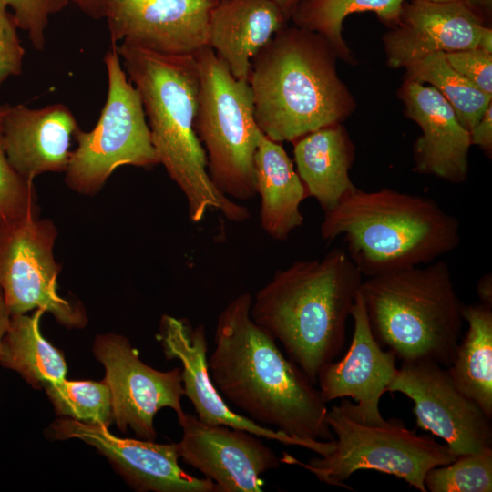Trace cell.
<instances>
[{
  "label": "cell",
  "mask_w": 492,
  "mask_h": 492,
  "mask_svg": "<svg viewBox=\"0 0 492 492\" xmlns=\"http://www.w3.org/2000/svg\"><path fill=\"white\" fill-rule=\"evenodd\" d=\"M252 296L243 292L220 313L210 378L222 396L259 425H273L324 456L334 436L318 388L285 357L275 339L251 317Z\"/></svg>",
  "instance_id": "1"
},
{
  "label": "cell",
  "mask_w": 492,
  "mask_h": 492,
  "mask_svg": "<svg viewBox=\"0 0 492 492\" xmlns=\"http://www.w3.org/2000/svg\"><path fill=\"white\" fill-rule=\"evenodd\" d=\"M362 281L344 248L320 260L297 261L256 292L251 317L316 384L319 373L343 348Z\"/></svg>",
  "instance_id": "2"
},
{
  "label": "cell",
  "mask_w": 492,
  "mask_h": 492,
  "mask_svg": "<svg viewBox=\"0 0 492 492\" xmlns=\"http://www.w3.org/2000/svg\"><path fill=\"white\" fill-rule=\"evenodd\" d=\"M123 68L143 104L159 164L181 190L193 222L209 209L231 221L250 218L249 210L233 202L212 183L207 156L194 129L199 94L195 56L165 55L118 44Z\"/></svg>",
  "instance_id": "3"
},
{
  "label": "cell",
  "mask_w": 492,
  "mask_h": 492,
  "mask_svg": "<svg viewBox=\"0 0 492 492\" xmlns=\"http://www.w3.org/2000/svg\"><path fill=\"white\" fill-rule=\"evenodd\" d=\"M336 58L321 35L287 25L258 51L248 83L255 121L267 138L293 142L348 118L355 104Z\"/></svg>",
  "instance_id": "4"
},
{
  "label": "cell",
  "mask_w": 492,
  "mask_h": 492,
  "mask_svg": "<svg viewBox=\"0 0 492 492\" xmlns=\"http://www.w3.org/2000/svg\"><path fill=\"white\" fill-rule=\"evenodd\" d=\"M321 236L343 235L345 251L363 276L424 265L456 250L458 220L435 200L389 188H356L324 211Z\"/></svg>",
  "instance_id": "5"
},
{
  "label": "cell",
  "mask_w": 492,
  "mask_h": 492,
  "mask_svg": "<svg viewBox=\"0 0 492 492\" xmlns=\"http://www.w3.org/2000/svg\"><path fill=\"white\" fill-rule=\"evenodd\" d=\"M359 293L382 347L402 362L451 364L459 343L464 304L446 262L436 260L366 277Z\"/></svg>",
  "instance_id": "6"
},
{
  "label": "cell",
  "mask_w": 492,
  "mask_h": 492,
  "mask_svg": "<svg viewBox=\"0 0 492 492\" xmlns=\"http://www.w3.org/2000/svg\"><path fill=\"white\" fill-rule=\"evenodd\" d=\"M199 94L194 129L207 156V170L225 196H256L254 158L261 133L247 80L233 77L211 47L195 55Z\"/></svg>",
  "instance_id": "7"
},
{
  "label": "cell",
  "mask_w": 492,
  "mask_h": 492,
  "mask_svg": "<svg viewBox=\"0 0 492 492\" xmlns=\"http://www.w3.org/2000/svg\"><path fill=\"white\" fill-rule=\"evenodd\" d=\"M326 421L334 436L329 453L307 463L284 454L281 462L298 465L321 482L348 489L352 488L344 482L355 471L371 469L395 476L426 492V473L457 457L433 436L407 429L401 419L392 418L384 425H367L354 420L337 405L328 409Z\"/></svg>",
  "instance_id": "8"
},
{
  "label": "cell",
  "mask_w": 492,
  "mask_h": 492,
  "mask_svg": "<svg viewBox=\"0 0 492 492\" xmlns=\"http://www.w3.org/2000/svg\"><path fill=\"white\" fill-rule=\"evenodd\" d=\"M108 77L105 104L95 127L79 128L65 173L68 188L94 195L121 166L149 169L159 164L140 95L128 79L111 44L104 56Z\"/></svg>",
  "instance_id": "9"
},
{
  "label": "cell",
  "mask_w": 492,
  "mask_h": 492,
  "mask_svg": "<svg viewBox=\"0 0 492 492\" xmlns=\"http://www.w3.org/2000/svg\"><path fill=\"white\" fill-rule=\"evenodd\" d=\"M56 236L48 219L0 218V288L12 315L42 309L67 328H82L87 321L82 306L57 293Z\"/></svg>",
  "instance_id": "10"
},
{
  "label": "cell",
  "mask_w": 492,
  "mask_h": 492,
  "mask_svg": "<svg viewBox=\"0 0 492 492\" xmlns=\"http://www.w3.org/2000/svg\"><path fill=\"white\" fill-rule=\"evenodd\" d=\"M93 351L105 368L113 420L123 433L129 427L138 437L154 441V417L160 409L170 408L177 416L184 412L180 367L167 372L152 368L126 337L114 333L97 335Z\"/></svg>",
  "instance_id": "11"
},
{
  "label": "cell",
  "mask_w": 492,
  "mask_h": 492,
  "mask_svg": "<svg viewBox=\"0 0 492 492\" xmlns=\"http://www.w3.org/2000/svg\"><path fill=\"white\" fill-rule=\"evenodd\" d=\"M386 392L409 397L417 427L443 439L457 456L492 447L490 419L436 362H402Z\"/></svg>",
  "instance_id": "12"
},
{
  "label": "cell",
  "mask_w": 492,
  "mask_h": 492,
  "mask_svg": "<svg viewBox=\"0 0 492 492\" xmlns=\"http://www.w3.org/2000/svg\"><path fill=\"white\" fill-rule=\"evenodd\" d=\"M177 417L182 429L179 458L211 480L218 492H260L261 476L280 466L274 451L251 432L206 424L185 412Z\"/></svg>",
  "instance_id": "13"
},
{
  "label": "cell",
  "mask_w": 492,
  "mask_h": 492,
  "mask_svg": "<svg viewBox=\"0 0 492 492\" xmlns=\"http://www.w3.org/2000/svg\"><path fill=\"white\" fill-rule=\"evenodd\" d=\"M220 0H106L111 44L174 56L208 46L210 15Z\"/></svg>",
  "instance_id": "14"
},
{
  "label": "cell",
  "mask_w": 492,
  "mask_h": 492,
  "mask_svg": "<svg viewBox=\"0 0 492 492\" xmlns=\"http://www.w3.org/2000/svg\"><path fill=\"white\" fill-rule=\"evenodd\" d=\"M351 317V344L340 360L333 361L319 373L318 390L326 404L351 397L356 404L347 399L339 404L346 414L360 423L384 425L387 420L380 413L379 403L396 371V357L374 338L359 292Z\"/></svg>",
  "instance_id": "15"
},
{
  "label": "cell",
  "mask_w": 492,
  "mask_h": 492,
  "mask_svg": "<svg viewBox=\"0 0 492 492\" xmlns=\"http://www.w3.org/2000/svg\"><path fill=\"white\" fill-rule=\"evenodd\" d=\"M52 432L56 438H78L97 448L138 491L218 492L211 480L191 476L179 466L177 443L121 438L107 426L71 418L56 421Z\"/></svg>",
  "instance_id": "16"
},
{
  "label": "cell",
  "mask_w": 492,
  "mask_h": 492,
  "mask_svg": "<svg viewBox=\"0 0 492 492\" xmlns=\"http://www.w3.org/2000/svg\"><path fill=\"white\" fill-rule=\"evenodd\" d=\"M486 26L463 0L404 3L398 22L384 36L387 64L406 67L436 52L476 48Z\"/></svg>",
  "instance_id": "17"
},
{
  "label": "cell",
  "mask_w": 492,
  "mask_h": 492,
  "mask_svg": "<svg viewBox=\"0 0 492 492\" xmlns=\"http://www.w3.org/2000/svg\"><path fill=\"white\" fill-rule=\"evenodd\" d=\"M157 338L166 358L180 362L184 395L192 404L196 416L200 421L243 429L285 446L308 449L305 443L279 430L259 425L249 417L235 413L226 404L209 373L208 343L203 325L192 327L186 320L165 314L161 317Z\"/></svg>",
  "instance_id": "18"
},
{
  "label": "cell",
  "mask_w": 492,
  "mask_h": 492,
  "mask_svg": "<svg viewBox=\"0 0 492 492\" xmlns=\"http://www.w3.org/2000/svg\"><path fill=\"white\" fill-rule=\"evenodd\" d=\"M408 118L422 134L414 144V168L420 174L460 184L467 179L469 131L457 120L447 100L433 87L405 79L400 89Z\"/></svg>",
  "instance_id": "19"
},
{
  "label": "cell",
  "mask_w": 492,
  "mask_h": 492,
  "mask_svg": "<svg viewBox=\"0 0 492 492\" xmlns=\"http://www.w3.org/2000/svg\"><path fill=\"white\" fill-rule=\"evenodd\" d=\"M79 128L73 112L62 103L39 108L8 104L4 134L9 161L21 176L33 181L44 173L65 172L71 140Z\"/></svg>",
  "instance_id": "20"
},
{
  "label": "cell",
  "mask_w": 492,
  "mask_h": 492,
  "mask_svg": "<svg viewBox=\"0 0 492 492\" xmlns=\"http://www.w3.org/2000/svg\"><path fill=\"white\" fill-rule=\"evenodd\" d=\"M287 23L272 0H220L210 15L208 46L235 78L248 81L253 56Z\"/></svg>",
  "instance_id": "21"
},
{
  "label": "cell",
  "mask_w": 492,
  "mask_h": 492,
  "mask_svg": "<svg viewBox=\"0 0 492 492\" xmlns=\"http://www.w3.org/2000/svg\"><path fill=\"white\" fill-rule=\"evenodd\" d=\"M292 143L297 173L308 196L323 211L356 189L349 176L354 146L342 123L312 131Z\"/></svg>",
  "instance_id": "22"
},
{
  "label": "cell",
  "mask_w": 492,
  "mask_h": 492,
  "mask_svg": "<svg viewBox=\"0 0 492 492\" xmlns=\"http://www.w3.org/2000/svg\"><path fill=\"white\" fill-rule=\"evenodd\" d=\"M256 194L261 198V228L284 241L303 223L301 203L308 197L292 161L280 142L259 134L254 158Z\"/></svg>",
  "instance_id": "23"
},
{
  "label": "cell",
  "mask_w": 492,
  "mask_h": 492,
  "mask_svg": "<svg viewBox=\"0 0 492 492\" xmlns=\"http://www.w3.org/2000/svg\"><path fill=\"white\" fill-rule=\"evenodd\" d=\"M466 333L446 370L455 385L492 418V307L463 306Z\"/></svg>",
  "instance_id": "24"
},
{
  "label": "cell",
  "mask_w": 492,
  "mask_h": 492,
  "mask_svg": "<svg viewBox=\"0 0 492 492\" xmlns=\"http://www.w3.org/2000/svg\"><path fill=\"white\" fill-rule=\"evenodd\" d=\"M45 311L15 314L4 336L0 364L17 372L35 388L66 379L67 365L63 354L47 342L40 332Z\"/></svg>",
  "instance_id": "25"
},
{
  "label": "cell",
  "mask_w": 492,
  "mask_h": 492,
  "mask_svg": "<svg viewBox=\"0 0 492 492\" xmlns=\"http://www.w3.org/2000/svg\"><path fill=\"white\" fill-rule=\"evenodd\" d=\"M404 0H304L294 10V26L321 35L337 57L353 62L342 28L345 17L353 13L374 12L383 22L395 26Z\"/></svg>",
  "instance_id": "26"
},
{
  "label": "cell",
  "mask_w": 492,
  "mask_h": 492,
  "mask_svg": "<svg viewBox=\"0 0 492 492\" xmlns=\"http://www.w3.org/2000/svg\"><path fill=\"white\" fill-rule=\"evenodd\" d=\"M405 69V79L431 84L447 100L459 123L469 132L492 103V96L458 74L448 64L444 52L430 54Z\"/></svg>",
  "instance_id": "27"
},
{
  "label": "cell",
  "mask_w": 492,
  "mask_h": 492,
  "mask_svg": "<svg viewBox=\"0 0 492 492\" xmlns=\"http://www.w3.org/2000/svg\"><path fill=\"white\" fill-rule=\"evenodd\" d=\"M56 412L87 424L108 426L113 421L111 393L108 385L94 381H67L45 387Z\"/></svg>",
  "instance_id": "28"
},
{
  "label": "cell",
  "mask_w": 492,
  "mask_h": 492,
  "mask_svg": "<svg viewBox=\"0 0 492 492\" xmlns=\"http://www.w3.org/2000/svg\"><path fill=\"white\" fill-rule=\"evenodd\" d=\"M424 482L430 492H490L492 447L459 456L447 465L431 468Z\"/></svg>",
  "instance_id": "29"
},
{
  "label": "cell",
  "mask_w": 492,
  "mask_h": 492,
  "mask_svg": "<svg viewBox=\"0 0 492 492\" xmlns=\"http://www.w3.org/2000/svg\"><path fill=\"white\" fill-rule=\"evenodd\" d=\"M7 108L8 104L0 103V218L36 217L39 207L34 181L21 176L7 157L4 134Z\"/></svg>",
  "instance_id": "30"
},
{
  "label": "cell",
  "mask_w": 492,
  "mask_h": 492,
  "mask_svg": "<svg viewBox=\"0 0 492 492\" xmlns=\"http://www.w3.org/2000/svg\"><path fill=\"white\" fill-rule=\"evenodd\" d=\"M12 9L19 29L27 33L33 48L41 51L50 17L63 11L68 0H2Z\"/></svg>",
  "instance_id": "31"
},
{
  "label": "cell",
  "mask_w": 492,
  "mask_h": 492,
  "mask_svg": "<svg viewBox=\"0 0 492 492\" xmlns=\"http://www.w3.org/2000/svg\"><path fill=\"white\" fill-rule=\"evenodd\" d=\"M18 29L14 15L0 0V87L8 77H18L23 71L26 52Z\"/></svg>",
  "instance_id": "32"
},
{
  "label": "cell",
  "mask_w": 492,
  "mask_h": 492,
  "mask_svg": "<svg viewBox=\"0 0 492 492\" xmlns=\"http://www.w3.org/2000/svg\"><path fill=\"white\" fill-rule=\"evenodd\" d=\"M446 57L458 74L492 96V54L476 47L446 53Z\"/></svg>",
  "instance_id": "33"
},
{
  "label": "cell",
  "mask_w": 492,
  "mask_h": 492,
  "mask_svg": "<svg viewBox=\"0 0 492 492\" xmlns=\"http://www.w3.org/2000/svg\"><path fill=\"white\" fill-rule=\"evenodd\" d=\"M471 145L480 147L487 155L492 151V103L469 132Z\"/></svg>",
  "instance_id": "34"
},
{
  "label": "cell",
  "mask_w": 492,
  "mask_h": 492,
  "mask_svg": "<svg viewBox=\"0 0 492 492\" xmlns=\"http://www.w3.org/2000/svg\"><path fill=\"white\" fill-rule=\"evenodd\" d=\"M88 17L99 20L105 16L106 0H68Z\"/></svg>",
  "instance_id": "35"
},
{
  "label": "cell",
  "mask_w": 492,
  "mask_h": 492,
  "mask_svg": "<svg viewBox=\"0 0 492 492\" xmlns=\"http://www.w3.org/2000/svg\"><path fill=\"white\" fill-rule=\"evenodd\" d=\"M477 293L480 303L492 307V276L491 273L485 274L477 282Z\"/></svg>",
  "instance_id": "36"
},
{
  "label": "cell",
  "mask_w": 492,
  "mask_h": 492,
  "mask_svg": "<svg viewBox=\"0 0 492 492\" xmlns=\"http://www.w3.org/2000/svg\"><path fill=\"white\" fill-rule=\"evenodd\" d=\"M12 314L8 309L7 303L2 289L0 288V354L2 342L5 335L11 322Z\"/></svg>",
  "instance_id": "37"
},
{
  "label": "cell",
  "mask_w": 492,
  "mask_h": 492,
  "mask_svg": "<svg viewBox=\"0 0 492 492\" xmlns=\"http://www.w3.org/2000/svg\"><path fill=\"white\" fill-rule=\"evenodd\" d=\"M281 11L285 21H290L296 7L304 0H272Z\"/></svg>",
  "instance_id": "38"
},
{
  "label": "cell",
  "mask_w": 492,
  "mask_h": 492,
  "mask_svg": "<svg viewBox=\"0 0 492 492\" xmlns=\"http://www.w3.org/2000/svg\"><path fill=\"white\" fill-rule=\"evenodd\" d=\"M469 7L478 13L488 15L492 10V0H463Z\"/></svg>",
  "instance_id": "39"
},
{
  "label": "cell",
  "mask_w": 492,
  "mask_h": 492,
  "mask_svg": "<svg viewBox=\"0 0 492 492\" xmlns=\"http://www.w3.org/2000/svg\"><path fill=\"white\" fill-rule=\"evenodd\" d=\"M478 48L492 54V30L486 26L478 41Z\"/></svg>",
  "instance_id": "40"
},
{
  "label": "cell",
  "mask_w": 492,
  "mask_h": 492,
  "mask_svg": "<svg viewBox=\"0 0 492 492\" xmlns=\"http://www.w3.org/2000/svg\"><path fill=\"white\" fill-rule=\"evenodd\" d=\"M422 1H427V2H433V3H451V2H457L462 0H422Z\"/></svg>",
  "instance_id": "41"
}]
</instances>
